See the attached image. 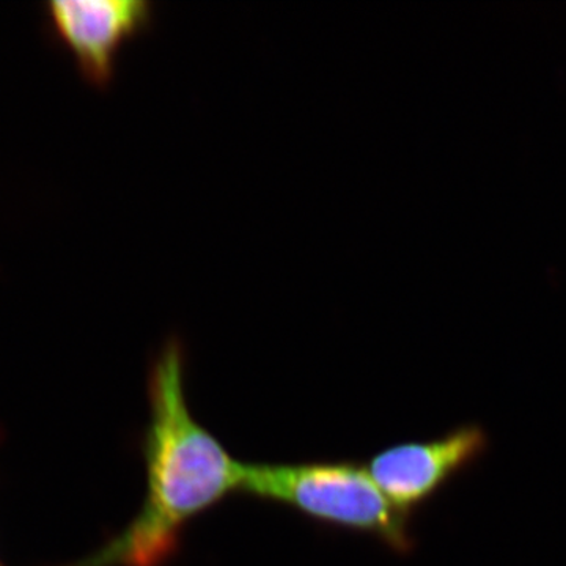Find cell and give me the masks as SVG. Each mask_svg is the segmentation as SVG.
Here are the masks:
<instances>
[{
	"instance_id": "obj_1",
	"label": "cell",
	"mask_w": 566,
	"mask_h": 566,
	"mask_svg": "<svg viewBox=\"0 0 566 566\" xmlns=\"http://www.w3.org/2000/svg\"><path fill=\"white\" fill-rule=\"evenodd\" d=\"M148 403L144 504L120 535L80 566H166L189 523L240 491L243 461L234 460L192 415L186 348L178 337H170L153 360Z\"/></svg>"
},
{
	"instance_id": "obj_2",
	"label": "cell",
	"mask_w": 566,
	"mask_h": 566,
	"mask_svg": "<svg viewBox=\"0 0 566 566\" xmlns=\"http://www.w3.org/2000/svg\"><path fill=\"white\" fill-rule=\"evenodd\" d=\"M238 493L290 506L327 526L375 536L395 553L408 554L416 546L408 517L387 501L365 464L243 463Z\"/></svg>"
},
{
	"instance_id": "obj_3",
	"label": "cell",
	"mask_w": 566,
	"mask_h": 566,
	"mask_svg": "<svg viewBox=\"0 0 566 566\" xmlns=\"http://www.w3.org/2000/svg\"><path fill=\"white\" fill-rule=\"evenodd\" d=\"M490 436L479 423H464L428 441L387 447L365 464L376 485L411 521L455 476L479 463Z\"/></svg>"
},
{
	"instance_id": "obj_4",
	"label": "cell",
	"mask_w": 566,
	"mask_h": 566,
	"mask_svg": "<svg viewBox=\"0 0 566 566\" xmlns=\"http://www.w3.org/2000/svg\"><path fill=\"white\" fill-rule=\"evenodd\" d=\"M46 7L52 35L69 44L88 80L109 82L126 39L155 18L148 0H52Z\"/></svg>"
}]
</instances>
